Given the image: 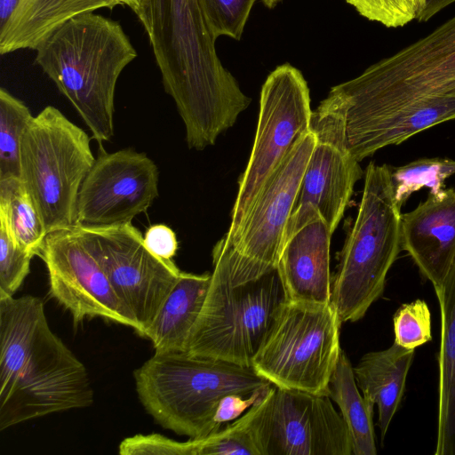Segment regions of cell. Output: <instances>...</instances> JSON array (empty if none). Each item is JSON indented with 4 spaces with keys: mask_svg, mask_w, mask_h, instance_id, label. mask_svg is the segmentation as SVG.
Instances as JSON below:
<instances>
[{
    "mask_svg": "<svg viewBox=\"0 0 455 455\" xmlns=\"http://www.w3.org/2000/svg\"><path fill=\"white\" fill-rule=\"evenodd\" d=\"M164 91L176 105L189 148L203 150L232 127L251 99L220 61L197 0H139Z\"/></svg>",
    "mask_w": 455,
    "mask_h": 455,
    "instance_id": "obj_1",
    "label": "cell"
},
{
    "mask_svg": "<svg viewBox=\"0 0 455 455\" xmlns=\"http://www.w3.org/2000/svg\"><path fill=\"white\" fill-rule=\"evenodd\" d=\"M93 399L85 366L52 331L44 302L0 297V430Z\"/></svg>",
    "mask_w": 455,
    "mask_h": 455,
    "instance_id": "obj_2",
    "label": "cell"
},
{
    "mask_svg": "<svg viewBox=\"0 0 455 455\" xmlns=\"http://www.w3.org/2000/svg\"><path fill=\"white\" fill-rule=\"evenodd\" d=\"M36 62L73 105L99 143L114 135L119 76L138 55L117 21L93 12L77 15L36 49Z\"/></svg>",
    "mask_w": 455,
    "mask_h": 455,
    "instance_id": "obj_3",
    "label": "cell"
},
{
    "mask_svg": "<svg viewBox=\"0 0 455 455\" xmlns=\"http://www.w3.org/2000/svg\"><path fill=\"white\" fill-rule=\"evenodd\" d=\"M145 411L162 427L190 439L220 430L214 415L228 394L244 396L272 385L251 366L187 352H155L133 373Z\"/></svg>",
    "mask_w": 455,
    "mask_h": 455,
    "instance_id": "obj_4",
    "label": "cell"
},
{
    "mask_svg": "<svg viewBox=\"0 0 455 455\" xmlns=\"http://www.w3.org/2000/svg\"><path fill=\"white\" fill-rule=\"evenodd\" d=\"M401 208L392 168L371 162L355 220L331 276L330 303L341 323L362 319L382 295L387 272L403 251Z\"/></svg>",
    "mask_w": 455,
    "mask_h": 455,
    "instance_id": "obj_5",
    "label": "cell"
},
{
    "mask_svg": "<svg viewBox=\"0 0 455 455\" xmlns=\"http://www.w3.org/2000/svg\"><path fill=\"white\" fill-rule=\"evenodd\" d=\"M346 112L347 134L417 101L455 93V16L330 92Z\"/></svg>",
    "mask_w": 455,
    "mask_h": 455,
    "instance_id": "obj_6",
    "label": "cell"
},
{
    "mask_svg": "<svg viewBox=\"0 0 455 455\" xmlns=\"http://www.w3.org/2000/svg\"><path fill=\"white\" fill-rule=\"evenodd\" d=\"M212 267L205 299L184 352L251 366L286 300L277 270L233 283L224 265L212 261Z\"/></svg>",
    "mask_w": 455,
    "mask_h": 455,
    "instance_id": "obj_7",
    "label": "cell"
},
{
    "mask_svg": "<svg viewBox=\"0 0 455 455\" xmlns=\"http://www.w3.org/2000/svg\"><path fill=\"white\" fill-rule=\"evenodd\" d=\"M95 159L89 135L53 106L42 109L26 128L20 179L47 234L76 225L79 189Z\"/></svg>",
    "mask_w": 455,
    "mask_h": 455,
    "instance_id": "obj_8",
    "label": "cell"
},
{
    "mask_svg": "<svg viewBox=\"0 0 455 455\" xmlns=\"http://www.w3.org/2000/svg\"><path fill=\"white\" fill-rule=\"evenodd\" d=\"M341 323L331 303L285 300L251 367L278 387L327 395Z\"/></svg>",
    "mask_w": 455,
    "mask_h": 455,
    "instance_id": "obj_9",
    "label": "cell"
},
{
    "mask_svg": "<svg viewBox=\"0 0 455 455\" xmlns=\"http://www.w3.org/2000/svg\"><path fill=\"white\" fill-rule=\"evenodd\" d=\"M315 143L311 129L298 137L237 228L226 233L213 247L212 259L223 263L236 282L258 279L276 269Z\"/></svg>",
    "mask_w": 455,
    "mask_h": 455,
    "instance_id": "obj_10",
    "label": "cell"
},
{
    "mask_svg": "<svg viewBox=\"0 0 455 455\" xmlns=\"http://www.w3.org/2000/svg\"><path fill=\"white\" fill-rule=\"evenodd\" d=\"M245 413L259 455H352L348 428L327 395L272 385Z\"/></svg>",
    "mask_w": 455,
    "mask_h": 455,
    "instance_id": "obj_11",
    "label": "cell"
},
{
    "mask_svg": "<svg viewBox=\"0 0 455 455\" xmlns=\"http://www.w3.org/2000/svg\"><path fill=\"white\" fill-rule=\"evenodd\" d=\"M312 114L302 73L289 63L276 67L261 87L254 143L238 182L228 234L237 228L298 137L310 130Z\"/></svg>",
    "mask_w": 455,
    "mask_h": 455,
    "instance_id": "obj_12",
    "label": "cell"
},
{
    "mask_svg": "<svg viewBox=\"0 0 455 455\" xmlns=\"http://www.w3.org/2000/svg\"><path fill=\"white\" fill-rule=\"evenodd\" d=\"M310 129L315 143L288 221L284 242L318 218L333 233L355 183L363 175L360 162L347 146L345 108L334 96L329 93L313 112Z\"/></svg>",
    "mask_w": 455,
    "mask_h": 455,
    "instance_id": "obj_13",
    "label": "cell"
},
{
    "mask_svg": "<svg viewBox=\"0 0 455 455\" xmlns=\"http://www.w3.org/2000/svg\"><path fill=\"white\" fill-rule=\"evenodd\" d=\"M104 268L117 296L133 315L143 337L181 271L145 245L132 222L104 228L76 226Z\"/></svg>",
    "mask_w": 455,
    "mask_h": 455,
    "instance_id": "obj_14",
    "label": "cell"
},
{
    "mask_svg": "<svg viewBox=\"0 0 455 455\" xmlns=\"http://www.w3.org/2000/svg\"><path fill=\"white\" fill-rule=\"evenodd\" d=\"M39 257L46 266L49 292L76 323L87 317H102L138 331L133 315L76 226L48 233Z\"/></svg>",
    "mask_w": 455,
    "mask_h": 455,
    "instance_id": "obj_15",
    "label": "cell"
},
{
    "mask_svg": "<svg viewBox=\"0 0 455 455\" xmlns=\"http://www.w3.org/2000/svg\"><path fill=\"white\" fill-rule=\"evenodd\" d=\"M158 167L145 153L132 148L101 152L79 189L75 226L132 222L158 196Z\"/></svg>",
    "mask_w": 455,
    "mask_h": 455,
    "instance_id": "obj_16",
    "label": "cell"
},
{
    "mask_svg": "<svg viewBox=\"0 0 455 455\" xmlns=\"http://www.w3.org/2000/svg\"><path fill=\"white\" fill-rule=\"evenodd\" d=\"M402 248L434 289L444 281L455 259V188L428 195L402 214Z\"/></svg>",
    "mask_w": 455,
    "mask_h": 455,
    "instance_id": "obj_17",
    "label": "cell"
},
{
    "mask_svg": "<svg viewBox=\"0 0 455 455\" xmlns=\"http://www.w3.org/2000/svg\"><path fill=\"white\" fill-rule=\"evenodd\" d=\"M331 235L318 218L286 239L276 267L286 300L330 303Z\"/></svg>",
    "mask_w": 455,
    "mask_h": 455,
    "instance_id": "obj_18",
    "label": "cell"
},
{
    "mask_svg": "<svg viewBox=\"0 0 455 455\" xmlns=\"http://www.w3.org/2000/svg\"><path fill=\"white\" fill-rule=\"evenodd\" d=\"M119 4L120 0H0V53L35 50L70 19Z\"/></svg>",
    "mask_w": 455,
    "mask_h": 455,
    "instance_id": "obj_19",
    "label": "cell"
},
{
    "mask_svg": "<svg viewBox=\"0 0 455 455\" xmlns=\"http://www.w3.org/2000/svg\"><path fill=\"white\" fill-rule=\"evenodd\" d=\"M455 118V93L417 101L387 114L347 134V146L361 162L387 146Z\"/></svg>",
    "mask_w": 455,
    "mask_h": 455,
    "instance_id": "obj_20",
    "label": "cell"
},
{
    "mask_svg": "<svg viewBox=\"0 0 455 455\" xmlns=\"http://www.w3.org/2000/svg\"><path fill=\"white\" fill-rule=\"evenodd\" d=\"M413 357L414 349L394 342L387 349L365 354L353 367L363 397L378 407L382 441L403 396Z\"/></svg>",
    "mask_w": 455,
    "mask_h": 455,
    "instance_id": "obj_21",
    "label": "cell"
},
{
    "mask_svg": "<svg viewBox=\"0 0 455 455\" xmlns=\"http://www.w3.org/2000/svg\"><path fill=\"white\" fill-rule=\"evenodd\" d=\"M441 314L437 437L435 455H455V259L435 289Z\"/></svg>",
    "mask_w": 455,
    "mask_h": 455,
    "instance_id": "obj_22",
    "label": "cell"
},
{
    "mask_svg": "<svg viewBox=\"0 0 455 455\" xmlns=\"http://www.w3.org/2000/svg\"><path fill=\"white\" fill-rule=\"evenodd\" d=\"M211 273L182 272L143 337L155 352H183L191 329L204 305Z\"/></svg>",
    "mask_w": 455,
    "mask_h": 455,
    "instance_id": "obj_23",
    "label": "cell"
},
{
    "mask_svg": "<svg viewBox=\"0 0 455 455\" xmlns=\"http://www.w3.org/2000/svg\"><path fill=\"white\" fill-rule=\"evenodd\" d=\"M327 395L339 408L348 428L352 454L375 455L374 404L360 394L352 364L343 350L330 377Z\"/></svg>",
    "mask_w": 455,
    "mask_h": 455,
    "instance_id": "obj_24",
    "label": "cell"
},
{
    "mask_svg": "<svg viewBox=\"0 0 455 455\" xmlns=\"http://www.w3.org/2000/svg\"><path fill=\"white\" fill-rule=\"evenodd\" d=\"M0 222L20 248L39 256L47 232L20 178L0 180Z\"/></svg>",
    "mask_w": 455,
    "mask_h": 455,
    "instance_id": "obj_25",
    "label": "cell"
},
{
    "mask_svg": "<svg viewBox=\"0 0 455 455\" xmlns=\"http://www.w3.org/2000/svg\"><path fill=\"white\" fill-rule=\"evenodd\" d=\"M33 116L23 101L0 89V180L20 178V150Z\"/></svg>",
    "mask_w": 455,
    "mask_h": 455,
    "instance_id": "obj_26",
    "label": "cell"
},
{
    "mask_svg": "<svg viewBox=\"0 0 455 455\" xmlns=\"http://www.w3.org/2000/svg\"><path fill=\"white\" fill-rule=\"evenodd\" d=\"M453 174L455 160L450 158H421L392 169L395 202L402 207L412 193L422 188H428L430 194H439Z\"/></svg>",
    "mask_w": 455,
    "mask_h": 455,
    "instance_id": "obj_27",
    "label": "cell"
},
{
    "mask_svg": "<svg viewBox=\"0 0 455 455\" xmlns=\"http://www.w3.org/2000/svg\"><path fill=\"white\" fill-rule=\"evenodd\" d=\"M205 25L213 37L240 40L256 0H197Z\"/></svg>",
    "mask_w": 455,
    "mask_h": 455,
    "instance_id": "obj_28",
    "label": "cell"
},
{
    "mask_svg": "<svg viewBox=\"0 0 455 455\" xmlns=\"http://www.w3.org/2000/svg\"><path fill=\"white\" fill-rule=\"evenodd\" d=\"M189 442L191 455H259L245 413L225 428Z\"/></svg>",
    "mask_w": 455,
    "mask_h": 455,
    "instance_id": "obj_29",
    "label": "cell"
},
{
    "mask_svg": "<svg viewBox=\"0 0 455 455\" xmlns=\"http://www.w3.org/2000/svg\"><path fill=\"white\" fill-rule=\"evenodd\" d=\"M395 341L399 346L414 349L432 339L431 314L422 299L403 304L393 317Z\"/></svg>",
    "mask_w": 455,
    "mask_h": 455,
    "instance_id": "obj_30",
    "label": "cell"
},
{
    "mask_svg": "<svg viewBox=\"0 0 455 455\" xmlns=\"http://www.w3.org/2000/svg\"><path fill=\"white\" fill-rule=\"evenodd\" d=\"M32 258L0 222V297L14 296L30 272Z\"/></svg>",
    "mask_w": 455,
    "mask_h": 455,
    "instance_id": "obj_31",
    "label": "cell"
},
{
    "mask_svg": "<svg viewBox=\"0 0 455 455\" xmlns=\"http://www.w3.org/2000/svg\"><path fill=\"white\" fill-rule=\"evenodd\" d=\"M363 17L387 28H398L418 18L425 0H346Z\"/></svg>",
    "mask_w": 455,
    "mask_h": 455,
    "instance_id": "obj_32",
    "label": "cell"
},
{
    "mask_svg": "<svg viewBox=\"0 0 455 455\" xmlns=\"http://www.w3.org/2000/svg\"><path fill=\"white\" fill-rule=\"evenodd\" d=\"M120 455H190L189 443L179 442L160 434L135 435L118 446Z\"/></svg>",
    "mask_w": 455,
    "mask_h": 455,
    "instance_id": "obj_33",
    "label": "cell"
},
{
    "mask_svg": "<svg viewBox=\"0 0 455 455\" xmlns=\"http://www.w3.org/2000/svg\"><path fill=\"white\" fill-rule=\"evenodd\" d=\"M272 385L260 388L250 395L244 396L238 394H228L224 395L217 407L214 421L220 426L223 423L239 418L247 409H250L258 400L263 397Z\"/></svg>",
    "mask_w": 455,
    "mask_h": 455,
    "instance_id": "obj_34",
    "label": "cell"
},
{
    "mask_svg": "<svg viewBox=\"0 0 455 455\" xmlns=\"http://www.w3.org/2000/svg\"><path fill=\"white\" fill-rule=\"evenodd\" d=\"M143 241L152 253L164 259H172L178 250L175 233L164 224L153 225L148 228Z\"/></svg>",
    "mask_w": 455,
    "mask_h": 455,
    "instance_id": "obj_35",
    "label": "cell"
},
{
    "mask_svg": "<svg viewBox=\"0 0 455 455\" xmlns=\"http://www.w3.org/2000/svg\"><path fill=\"white\" fill-rule=\"evenodd\" d=\"M455 3V0H425V7L416 20L419 22L428 21L443 8Z\"/></svg>",
    "mask_w": 455,
    "mask_h": 455,
    "instance_id": "obj_36",
    "label": "cell"
},
{
    "mask_svg": "<svg viewBox=\"0 0 455 455\" xmlns=\"http://www.w3.org/2000/svg\"><path fill=\"white\" fill-rule=\"evenodd\" d=\"M260 1L266 7L272 9V8L275 7L283 0H260Z\"/></svg>",
    "mask_w": 455,
    "mask_h": 455,
    "instance_id": "obj_37",
    "label": "cell"
},
{
    "mask_svg": "<svg viewBox=\"0 0 455 455\" xmlns=\"http://www.w3.org/2000/svg\"><path fill=\"white\" fill-rule=\"evenodd\" d=\"M123 4L128 5L132 10H133L137 4L139 0H120Z\"/></svg>",
    "mask_w": 455,
    "mask_h": 455,
    "instance_id": "obj_38",
    "label": "cell"
},
{
    "mask_svg": "<svg viewBox=\"0 0 455 455\" xmlns=\"http://www.w3.org/2000/svg\"><path fill=\"white\" fill-rule=\"evenodd\" d=\"M455 119V118H454Z\"/></svg>",
    "mask_w": 455,
    "mask_h": 455,
    "instance_id": "obj_39",
    "label": "cell"
}]
</instances>
